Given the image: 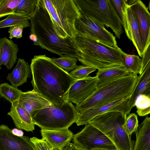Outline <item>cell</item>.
Masks as SVG:
<instances>
[{"mask_svg":"<svg viewBox=\"0 0 150 150\" xmlns=\"http://www.w3.org/2000/svg\"><path fill=\"white\" fill-rule=\"evenodd\" d=\"M1 65H0V69H1Z\"/></svg>","mask_w":150,"mask_h":150,"instance_id":"42","label":"cell"},{"mask_svg":"<svg viewBox=\"0 0 150 150\" xmlns=\"http://www.w3.org/2000/svg\"><path fill=\"white\" fill-rule=\"evenodd\" d=\"M31 74L30 66L28 63L24 59L19 58L12 72L7 76V80L11 86L17 88L26 83L28 78H30Z\"/></svg>","mask_w":150,"mask_h":150,"instance_id":"20","label":"cell"},{"mask_svg":"<svg viewBox=\"0 0 150 150\" xmlns=\"http://www.w3.org/2000/svg\"><path fill=\"white\" fill-rule=\"evenodd\" d=\"M98 80L96 77L88 76L76 80L67 93V100L76 105L83 102L97 90Z\"/></svg>","mask_w":150,"mask_h":150,"instance_id":"12","label":"cell"},{"mask_svg":"<svg viewBox=\"0 0 150 150\" xmlns=\"http://www.w3.org/2000/svg\"><path fill=\"white\" fill-rule=\"evenodd\" d=\"M123 27L125 33L131 40L139 56L142 57L144 50L142 44L137 19L135 13L127 3L125 2L123 7Z\"/></svg>","mask_w":150,"mask_h":150,"instance_id":"15","label":"cell"},{"mask_svg":"<svg viewBox=\"0 0 150 150\" xmlns=\"http://www.w3.org/2000/svg\"><path fill=\"white\" fill-rule=\"evenodd\" d=\"M130 97L121 98L99 107L88 109L79 114L75 122L77 126L86 125L96 117L110 111H118L127 115L132 109Z\"/></svg>","mask_w":150,"mask_h":150,"instance_id":"11","label":"cell"},{"mask_svg":"<svg viewBox=\"0 0 150 150\" xmlns=\"http://www.w3.org/2000/svg\"><path fill=\"white\" fill-rule=\"evenodd\" d=\"M115 150H116V149H115Z\"/></svg>","mask_w":150,"mask_h":150,"instance_id":"44","label":"cell"},{"mask_svg":"<svg viewBox=\"0 0 150 150\" xmlns=\"http://www.w3.org/2000/svg\"><path fill=\"white\" fill-rule=\"evenodd\" d=\"M126 1L137 17L144 51L147 46L150 44V13L148 8L141 0Z\"/></svg>","mask_w":150,"mask_h":150,"instance_id":"13","label":"cell"},{"mask_svg":"<svg viewBox=\"0 0 150 150\" xmlns=\"http://www.w3.org/2000/svg\"><path fill=\"white\" fill-rule=\"evenodd\" d=\"M134 106L137 109V114L143 117L150 113V96L140 94L136 98L134 103Z\"/></svg>","mask_w":150,"mask_h":150,"instance_id":"28","label":"cell"},{"mask_svg":"<svg viewBox=\"0 0 150 150\" xmlns=\"http://www.w3.org/2000/svg\"><path fill=\"white\" fill-rule=\"evenodd\" d=\"M30 115L34 125L41 129L59 130L68 128L75 122L79 114L72 103L67 101L36 110Z\"/></svg>","mask_w":150,"mask_h":150,"instance_id":"7","label":"cell"},{"mask_svg":"<svg viewBox=\"0 0 150 150\" xmlns=\"http://www.w3.org/2000/svg\"><path fill=\"white\" fill-rule=\"evenodd\" d=\"M77 51L78 60L83 65L100 70L123 66L125 53L120 47L115 48L99 41L77 35L71 39Z\"/></svg>","mask_w":150,"mask_h":150,"instance_id":"3","label":"cell"},{"mask_svg":"<svg viewBox=\"0 0 150 150\" xmlns=\"http://www.w3.org/2000/svg\"><path fill=\"white\" fill-rule=\"evenodd\" d=\"M57 66L68 72L74 70L77 65V58L68 56H61L58 58H51Z\"/></svg>","mask_w":150,"mask_h":150,"instance_id":"29","label":"cell"},{"mask_svg":"<svg viewBox=\"0 0 150 150\" xmlns=\"http://www.w3.org/2000/svg\"><path fill=\"white\" fill-rule=\"evenodd\" d=\"M73 140L81 150L95 148L116 149L113 143L104 134L88 123L82 130L73 135Z\"/></svg>","mask_w":150,"mask_h":150,"instance_id":"10","label":"cell"},{"mask_svg":"<svg viewBox=\"0 0 150 150\" xmlns=\"http://www.w3.org/2000/svg\"><path fill=\"white\" fill-rule=\"evenodd\" d=\"M23 26L20 25L10 27L8 30L9 33V38L11 40L13 38H20L22 37Z\"/></svg>","mask_w":150,"mask_h":150,"instance_id":"36","label":"cell"},{"mask_svg":"<svg viewBox=\"0 0 150 150\" xmlns=\"http://www.w3.org/2000/svg\"><path fill=\"white\" fill-rule=\"evenodd\" d=\"M62 150H81L74 143H68Z\"/></svg>","mask_w":150,"mask_h":150,"instance_id":"37","label":"cell"},{"mask_svg":"<svg viewBox=\"0 0 150 150\" xmlns=\"http://www.w3.org/2000/svg\"><path fill=\"white\" fill-rule=\"evenodd\" d=\"M0 150H36L28 137L14 135L7 125H0Z\"/></svg>","mask_w":150,"mask_h":150,"instance_id":"14","label":"cell"},{"mask_svg":"<svg viewBox=\"0 0 150 150\" xmlns=\"http://www.w3.org/2000/svg\"><path fill=\"white\" fill-rule=\"evenodd\" d=\"M1 0H0V3L1 2Z\"/></svg>","mask_w":150,"mask_h":150,"instance_id":"43","label":"cell"},{"mask_svg":"<svg viewBox=\"0 0 150 150\" xmlns=\"http://www.w3.org/2000/svg\"><path fill=\"white\" fill-rule=\"evenodd\" d=\"M42 138L52 148L62 150L70 143L73 137V132L68 129L59 130H49L41 129Z\"/></svg>","mask_w":150,"mask_h":150,"instance_id":"17","label":"cell"},{"mask_svg":"<svg viewBox=\"0 0 150 150\" xmlns=\"http://www.w3.org/2000/svg\"><path fill=\"white\" fill-rule=\"evenodd\" d=\"M111 3L117 14L119 17L121 23L123 25V7L124 0H111Z\"/></svg>","mask_w":150,"mask_h":150,"instance_id":"34","label":"cell"},{"mask_svg":"<svg viewBox=\"0 0 150 150\" xmlns=\"http://www.w3.org/2000/svg\"><path fill=\"white\" fill-rule=\"evenodd\" d=\"M51 150H58L56 149L55 148L52 147Z\"/></svg>","mask_w":150,"mask_h":150,"instance_id":"41","label":"cell"},{"mask_svg":"<svg viewBox=\"0 0 150 150\" xmlns=\"http://www.w3.org/2000/svg\"><path fill=\"white\" fill-rule=\"evenodd\" d=\"M42 0L58 36L62 39L75 37V23L81 15L74 0Z\"/></svg>","mask_w":150,"mask_h":150,"instance_id":"5","label":"cell"},{"mask_svg":"<svg viewBox=\"0 0 150 150\" xmlns=\"http://www.w3.org/2000/svg\"><path fill=\"white\" fill-rule=\"evenodd\" d=\"M96 70L94 68L88 66H77L74 70L69 73V74L74 79H80L88 76L90 74Z\"/></svg>","mask_w":150,"mask_h":150,"instance_id":"31","label":"cell"},{"mask_svg":"<svg viewBox=\"0 0 150 150\" xmlns=\"http://www.w3.org/2000/svg\"><path fill=\"white\" fill-rule=\"evenodd\" d=\"M39 0H19L13 13L21 15L29 20L34 16Z\"/></svg>","mask_w":150,"mask_h":150,"instance_id":"24","label":"cell"},{"mask_svg":"<svg viewBox=\"0 0 150 150\" xmlns=\"http://www.w3.org/2000/svg\"><path fill=\"white\" fill-rule=\"evenodd\" d=\"M11 104L7 115L11 117L15 126L20 129L33 132L35 130V125L30 113L18 101Z\"/></svg>","mask_w":150,"mask_h":150,"instance_id":"16","label":"cell"},{"mask_svg":"<svg viewBox=\"0 0 150 150\" xmlns=\"http://www.w3.org/2000/svg\"><path fill=\"white\" fill-rule=\"evenodd\" d=\"M18 45L6 37L0 38V64L5 66L8 70L16 62Z\"/></svg>","mask_w":150,"mask_h":150,"instance_id":"19","label":"cell"},{"mask_svg":"<svg viewBox=\"0 0 150 150\" xmlns=\"http://www.w3.org/2000/svg\"><path fill=\"white\" fill-rule=\"evenodd\" d=\"M140 94L150 96V64L138 76L135 87L130 97L131 106L132 108L137 97Z\"/></svg>","mask_w":150,"mask_h":150,"instance_id":"22","label":"cell"},{"mask_svg":"<svg viewBox=\"0 0 150 150\" xmlns=\"http://www.w3.org/2000/svg\"><path fill=\"white\" fill-rule=\"evenodd\" d=\"M142 57L139 74H141L147 66L150 64V44L144 50Z\"/></svg>","mask_w":150,"mask_h":150,"instance_id":"35","label":"cell"},{"mask_svg":"<svg viewBox=\"0 0 150 150\" xmlns=\"http://www.w3.org/2000/svg\"><path fill=\"white\" fill-rule=\"evenodd\" d=\"M142 59L139 56L125 53L123 56L122 64L124 69L130 73L137 74L140 71Z\"/></svg>","mask_w":150,"mask_h":150,"instance_id":"25","label":"cell"},{"mask_svg":"<svg viewBox=\"0 0 150 150\" xmlns=\"http://www.w3.org/2000/svg\"><path fill=\"white\" fill-rule=\"evenodd\" d=\"M91 150H110L103 149L95 148V149H93Z\"/></svg>","mask_w":150,"mask_h":150,"instance_id":"40","label":"cell"},{"mask_svg":"<svg viewBox=\"0 0 150 150\" xmlns=\"http://www.w3.org/2000/svg\"><path fill=\"white\" fill-rule=\"evenodd\" d=\"M138 127L133 150H150V117H146Z\"/></svg>","mask_w":150,"mask_h":150,"instance_id":"21","label":"cell"},{"mask_svg":"<svg viewBox=\"0 0 150 150\" xmlns=\"http://www.w3.org/2000/svg\"><path fill=\"white\" fill-rule=\"evenodd\" d=\"M127 115L118 111H110L98 115L88 124L101 131L111 141L117 150H133L134 141L125 126Z\"/></svg>","mask_w":150,"mask_h":150,"instance_id":"6","label":"cell"},{"mask_svg":"<svg viewBox=\"0 0 150 150\" xmlns=\"http://www.w3.org/2000/svg\"><path fill=\"white\" fill-rule=\"evenodd\" d=\"M30 33L37 40L34 45L61 56L78 59V54L70 38H61L54 31L50 15L42 0H39L34 16L30 19Z\"/></svg>","mask_w":150,"mask_h":150,"instance_id":"2","label":"cell"},{"mask_svg":"<svg viewBox=\"0 0 150 150\" xmlns=\"http://www.w3.org/2000/svg\"><path fill=\"white\" fill-rule=\"evenodd\" d=\"M81 16L92 18L110 28L120 38L123 32L122 25L111 0H74Z\"/></svg>","mask_w":150,"mask_h":150,"instance_id":"8","label":"cell"},{"mask_svg":"<svg viewBox=\"0 0 150 150\" xmlns=\"http://www.w3.org/2000/svg\"><path fill=\"white\" fill-rule=\"evenodd\" d=\"M12 132L14 135L18 137L23 136V132L20 129L16 128H13L12 130Z\"/></svg>","mask_w":150,"mask_h":150,"instance_id":"38","label":"cell"},{"mask_svg":"<svg viewBox=\"0 0 150 150\" xmlns=\"http://www.w3.org/2000/svg\"><path fill=\"white\" fill-rule=\"evenodd\" d=\"M76 35L96 40L109 46L117 48L115 37L104 25L92 18L81 16L76 20Z\"/></svg>","mask_w":150,"mask_h":150,"instance_id":"9","label":"cell"},{"mask_svg":"<svg viewBox=\"0 0 150 150\" xmlns=\"http://www.w3.org/2000/svg\"><path fill=\"white\" fill-rule=\"evenodd\" d=\"M137 74L131 73L98 84L96 91L75 106L79 114L93 108L99 107L121 98L130 97L137 83Z\"/></svg>","mask_w":150,"mask_h":150,"instance_id":"4","label":"cell"},{"mask_svg":"<svg viewBox=\"0 0 150 150\" xmlns=\"http://www.w3.org/2000/svg\"><path fill=\"white\" fill-rule=\"evenodd\" d=\"M36 150H51L52 147L44 139H40L35 137L30 138Z\"/></svg>","mask_w":150,"mask_h":150,"instance_id":"33","label":"cell"},{"mask_svg":"<svg viewBox=\"0 0 150 150\" xmlns=\"http://www.w3.org/2000/svg\"><path fill=\"white\" fill-rule=\"evenodd\" d=\"M23 92L17 88L10 85L6 83L0 84V96L12 103L18 101Z\"/></svg>","mask_w":150,"mask_h":150,"instance_id":"27","label":"cell"},{"mask_svg":"<svg viewBox=\"0 0 150 150\" xmlns=\"http://www.w3.org/2000/svg\"><path fill=\"white\" fill-rule=\"evenodd\" d=\"M30 67L33 90L55 106L67 101L68 90L76 79L45 55L35 56Z\"/></svg>","mask_w":150,"mask_h":150,"instance_id":"1","label":"cell"},{"mask_svg":"<svg viewBox=\"0 0 150 150\" xmlns=\"http://www.w3.org/2000/svg\"><path fill=\"white\" fill-rule=\"evenodd\" d=\"M29 19L20 15L13 13L7 16L5 19L0 21V29L6 27L20 25L24 28L30 26Z\"/></svg>","mask_w":150,"mask_h":150,"instance_id":"26","label":"cell"},{"mask_svg":"<svg viewBox=\"0 0 150 150\" xmlns=\"http://www.w3.org/2000/svg\"><path fill=\"white\" fill-rule=\"evenodd\" d=\"M19 0H1L0 3V18L13 14Z\"/></svg>","mask_w":150,"mask_h":150,"instance_id":"30","label":"cell"},{"mask_svg":"<svg viewBox=\"0 0 150 150\" xmlns=\"http://www.w3.org/2000/svg\"><path fill=\"white\" fill-rule=\"evenodd\" d=\"M29 39L33 41L34 43H35L37 40L36 36L34 34L30 33L29 36Z\"/></svg>","mask_w":150,"mask_h":150,"instance_id":"39","label":"cell"},{"mask_svg":"<svg viewBox=\"0 0 150 150\" xmlns=\"http://www.w3.org/2000/svg\"><path fill=\"white\" fill-rule=\"evenodd\" d=\"M18 101L30 114L36 110L54 105L33 90L22 92Z\"/></svg>","mask_w":150,"mask_h":150,"instance_id":"18","label":"cell"},{"mask_svg":"<svg viewBox=\"0 0 150 150\" xmlns=\"http://www.w3.org/2000/svg\"><path fill=\"white\" fill-rule=\"evenodd\" d=\"M131 73L127 71L123 66H120L98 70L96 77L100 84L111 79L127 75Z\"/></svg>","mask_w":150,"mask_h":150,"instance_id":"23","label":"cell"},{"mask_svg":"<svg viewBox=\"0 0 150 150\" xmlns=\"http://www.w3.org/2000/svg\"><path fill=\"white\" fill-rule=\"evenodd\" d=\"M138 121L137 115L134 113L129 114L127 116L125 121V126L129 134L135 132L138 129Z\"/></svg>","mask_w":150,"mask_h":150,"instance_id":"32","label":"cell"}]
</instances>
